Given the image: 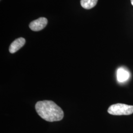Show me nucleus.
Instances as JSON below:
<instances>
[{
	"label": "nucleus",
	"mask_w": 133,
	"mask_h": 133,
	"mask_svg": "<svg viewBox=\"0 0 133 133\" xmlns=\"http://www.w3.org/2000/svg\"><path fill=\"white\" fill-rule=\"evenodd\" d=\"M35 108L38 114L47 121H58L64 117L62 109L51 101H39L36 103Z\"/></svg>",
	"instance_id": "f257e3e1"
},
{
	"label": "nucleus",
	"mask_w": 133,
	"mask_h": 133,
	"mask_svg": "<svg viewBox=\"0 0 133 133\" xmlns=\"http://www.w3.org/2000/svg\"><path fill=\"white\" fill-rule=\"evenodd\" d=\"M108 112L114 115H128L133 114V105L116 104L110 106Z\"/></svg>",
	"instance_id": "f03ea898"
},
{
	"label": "nucleus",
	"mask_w": 133,
	"mask_h": 133,
	"mask_svg": "<svg viewBox=\"0 0 133 133\" xmlns=\"http://www.w3.org/2000/svg\"><path fill=\"white\" fill-rule=\"evenodd\" d=\"M48 19L41 17L34 20L29 24V27L34 31H39L44 28L48 24Z\"/></svg>",
	"instance_id": "7ed1b4c3"
},
{
	"label": "nucleus",
	"mask_w": 133,
	"mask_h": 133,
	"mask_svg": "<svg viewBox=\"0 0 133 133\" xmlns=\"http://www.w3.org/2000/svg\"><path fill=\"white\" fill-rule=\"evenodd\" d=\"M25 39L23 38H19L14 41L10 45L9 51L11 53H14L17 51L21 48L24 46Z\"/></svg>",
	"instance_id": "20e7f679"
},
{
	"label": "nucleus",
	"mask_w": 133,
	"mask_h": 133,
	"mask_svg": "<svg viewBox=\"0 0 133 133\" xmlns=\"http://www.w3.org/2000/svg\"><path fill=\"white\" fill-rule=\"evenodd\" d=\"M130 77V73L125 69L120 68L117 71V79L120 82H123L127 81Z\"/></svg>",
	"instance_id": "39448f33"
},
{
	"label": "nucleus",
	"mask_w": 133,
	"mask_h": 133,
	"mask_svg": "<svg viewBox=\"0 0 133 133\" xmlns=\"http://www.w3.org/2000/svg\"><path fill=\"white\" fill-rule=\"evenodd\" d=\"M98 0H81V4L82 8L89 10L94 8L97 4Z\"/></svg>",
	"instance_id": "423d86ee"
},
{
	"label": "nucleus",
	"mask_w": 133,
	"mask_h": 133,
	"mask_svg": "<svg viewBox=\"0 0 133 133\" xmlns=\"http://www.w3.org/2000/svg\"><path fill=\"white\" fill-rule=\"evenodd\" d=\"M131 4L133 5V0H131Z\"/></svg>",
	"instance_id": "0eeeda50"
}]
</instances>
